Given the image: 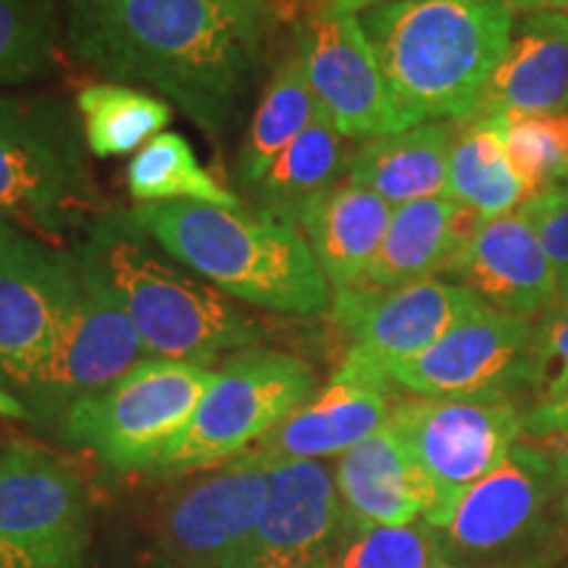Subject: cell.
<instances>
[{
    "label": "cell",
    "mask_w": 568,
    "mask_h": 568,
    "mask_svg": "<svg viewBox=\"0 0 568 568\" xmlns=\"http://www.w3.org/2000/svg\"><path fill=\"white\" fill-rule=\"evenodd\" d=\"M264 17L232 0H67L71 53L145 84L209 134H226L258 77Z\"/></svg>",
    "instance_id": "obj_1"
},
{
    "label": "cell",
    "mask_w": 568,
    "mask_h": 568,
    "mask_svg": "<svg viewBox=\"0 0 568 568\" xmlns=\"http://www.w3.org/2000/svg\"><path fill=\"white\" fill-rule=\"evenodd\" d=\"M77 264L116 297L153 358L209 366L264 337L258 322L163 251L132 211H103L84 232Z\"/></svg>",
    "instance_id": "obj_2"
},
{
    "label": "cell",
    "mask_w": 568,
    "mask_h": 568,
    "mask_svg": "<svg viewBox=\"0 0 568 568\" xmlns=\"http://www.w3.org/2000/svg\"><path fill=\"white\" fill-rule=\"evenodd\" d=\"M361 24L406 126L468 122L508 51L514 11L503 0H389Z\"/></svg>",
    "instance_id": "obj_3"
},
{
    "label": "cell",
    "mask_w": 568,
    "mask_h": 568,
    "mask_svg": "<svg viewBox=\"0 0 568 568\" xmlns=\"http://www.w3.org/2000/svg\"><path fill=\"white\" fill-rule=\"evenodd\" d=\"M132 219L230 297L287 316L332 308L329 282L297 224L209 203H148Z\"/></svg>",
    "instance_id": "obj_4"
},
{
    "label": "cell",
    "mask_w": 568,
    "mask_h": 568,
    "mask_svg": "<svg viewBox=\"0 0 568 568\" xmlns=\"http://www.w3.org/2000/svg\"><path fill=\"white\" fill-rule=\"evenodd\" d=\"M84 134L67 103L0 92V219L63 237L103 213Z\"/></svg>",
    "instance_id": "obj_5"
},
{
    "label": "cell",
    "mask_w": 568,
    "mask_h": 568,
    "mask_svg": "<svg viewBox=\"0 0 568 568\" xmlns=\"http://www.w3.org/2000/svg\"><path fill=\"white\" fill-rule=\"evenodd\" d=\"M213 374L187 361L142 358L122 379L63 410L61 437L88 447L113 471H153L190 424Z\"/></svg>",
    "instance_id": "obj_6"
},
{
    "label": "cell",
    "mask_w": 568,
    "mask_h": 568,
    "mask_svg": "<svg viewBox=\"0 0 568 568\" xmlns=\"http://www.w3.org/2000/svg\"><path fill=\"white\" fill-rule=\"evenodd\" d=\"M318 393L303 358L266 347H245L224 361L193 418L155 474L211 471L243 456Z\"/></svg>",
    "instance_id": "obj_7"
},
{
    "label": "cell",
    "mask_w": 568,
    "mask_h": 568,
    "mask_svg": "<svg viewBox=\"0 0 568 568\" xmlns=\"http://www.w3.org/2000/svg\"><path fill=\"white\" fill-rule=\"evenodd\" d=\"M88 550L80 471L32 443L0 447V568H84Z\"/></svg>",
    "instance_id": "obj_8"
},
{
    "label": "cell",
    "mask_w": 568,
    "mask_h": 568,
    "mask_svg": "<svg viewBox=\"0 0 568 568\" xmlns=\"http://www.w3.org/2000/svg\"><path fill=\"white\" fill-rule=\"evenodd\" d=\"M389 426L437 489L429 527L468 487L510 456L527 429V416L510 397H408L397 400Z\"/></svg>",
    "instance_id": "obj_9"
},
{
    "label": "cell",
    "mask_w": 568,
    "mask_h": 568,
    "mask_svg": "<svg viewBox=\"0 0 568 568\" xmlns=\"http://www.w3.org/2000/svg\"><path fill=\"white\" fill-rule=\"evenodd\" d=\"M80 293L77 255L0 219V382L30 387Z\"/></svg>",
    "instance_id": "obj_10"
},
{
    "label": "cell",
    "mask_w": 568,
    "mask_h": 568,
    "mask_svg": "<svg viewBox=\"0 0 568 568\" xmlns=\"http://www.w3.org/2000/svg\"><path fill=\"white\" fill-rule=\"evenodd\" d=\"M295 53L343 138L408 130L358 17L326 3L305 11L295 24Z\"/></svg>",
    "instance_id": "obj_11"
},
{
    "label": "cell",
    "mask_w": 568,
    "mask_h": 568,
    "mask_svg": "<svg viewBox=\"0 0 568 568\" xmlns=\"http://www.w3.org/2000/svg\"><path fill=\"white\" fill-rule=\"evenodd\" d=\"M145 345L109 290L82 274V293L55 332L51 351L24 389L34 414L55 418L138 366Z\"/></svg>",
    "instance_id": "obj_12"
},
{
    "label": "cell",
    "mask_w": 568,
    "mask_h": 568,
    "mask_svg": "<svg viewBox=\"0 0 568 568\" xmlns=\"http://www.w3.org/2000/svg\"><path fill=\"white\" fill-rule=\"evenodd\" d=\"M266 493L268 464L251 450L174 489L161 510V552L174 568H230L258 524Z\"/></svg>",
    "instance_id": "obj_13"
},
{
    "label": "cell",
    "mask_w": 568,
    "mask_h": 568,
    "mask_svg": "<svg viewBox=\"0 0 568 568\" xmlns=\"http://www.w3.org/2000/svg\"><path fill=\"white\" fill-rule=\"evenodd\" d=\"M531 326V318L481 303L435 345L382 374L416 397H508L527 385Z\"/></svg>",
    "instance_id": "obj_14"
},
{
    "label": "cell",
    "mask_w": 568,
    "mask_h": 568,
    "mask_svg": "<svg viewBox=\"0 0 568 568\" xmlns=\"http://www.w3.org/2000/svg\"><path fill=\"white\" fill-rule=\"evenodd\" d=\"M479 305L464 284L429 276L389 290L355 284L335 295L332 316L353 337L347 355L382 374L435 345Z\"/></svg>",
    "instance_id": "obj_15"
},
{
    "label": "cell",
    "mask_w": 568,
    "mask_h": 568,
    "mask_svg": "<svg viewBox=\"0 0 568 568\" xmlns=\"http://www.w3.org/2000/svg\"><path fill=\"white\" fill-rule=\"evenodd\" d=\"M266 464L264 510L230 568H284L326 556L343 524H347L335 468L324 460Z\"/></svg>",
    "instance_id": "obj_16"
},
{
    "label": "cell",
    "mask_w": 568,
    "mask_h": 568,
    "mask_svg": "<svg viewBox=\"0 0 568 568\" xmlns=\"http://www.w3.org/2000/svg\"><path fill=\"white\" fill-rule=\"evenodd\" d=\"M558 485L564 479L556 458L537 443H518L495 471L458 495L432 529L458 550H500L535 527Z\"/></svg>",
    "instance_id": "obj_17"
},
{
    "label": "cell",
    "mask_w": 568,
    "mask_h": 568,
    "mask_svg": "<svg viewBox=\"0 0 568 568\" xmlns=\"http://www.w3.org/2000/svg\"><path fill=\"white\" fill-rule=\"evenodd\" d=\"M389 389L393 385L379 372L345 355L329 385L284 418L251 453L264 460L339 458L389 422L395 406Z\"/></svg>",
    "instance_id": "obj_18"
},
{
    "label": "cell",
    "mask_w": 568,
    "mask_h": 568,
    "mask_svg": "<svg viewBox=\"0 0 568 568\" xmlns=\"http://www.w3.org/2000/svg\"><path fill=\"white\" fill-rule=\"evenodd\" d=\"M443 274L506 314L542 316L558 303V276L518 209L481 224Z\"/></svg>",
    "instance_id": "obj_19"
},
{
    "label": "cell",
    "mask_w": 568,
    "mask_h": 568,
    "mask_svg": "<svg viewBox=\"0 0 568 568\" xmlns=\"http://www.w3.org/2000/svg\"><path fill=\"white\" fill-rule=\"evenodd\" d=\"M347 524L358 531L406 527L437 506V489L389 422L343 453L335 466Z\"/></svg>",
    "instance_id": "obj_20"
},
{
    "label": "cell",
    "mask_w": 568,
    "mask_h": 568,
    "mask_svg": "<svg viewBox=\"0 0 568 568\" xmlns=\"http://www.w3.org/2000/svg\"><path fill=\"white\" fill-rule=\"evenodd\" d=\"M393 219V205L351 180L332 182L297 211L305 243L337 293L364 282Z\"/></svg>",
    "instance_id": "obj_21"
},
{
    "label": "cell",
    "mask_w": 568,
    "mask_h": 568,
    "mask_svg": "<svg viewBox=\"0 0 568 568\" xmlns=\"http://www.w3.org/2000/svg\"><path fill=\"white\" fill-rule=\"evenodd\" d=\"M485 219L450 197H426L397 205L379 251L366 268L368 287H403L429 280L456 258Z\"/></svg>",
    "instance_id": "obj_22"
},
{
    "label": "cell",
    "mask_w": 568,
    "mask_h": 568,
    "mask_svg": "<svg viewBox=\"0 0 568 568\" xmlns=\"http://www.w3.org/2000/svg\"><path fill=\"white\" fill-rule=\"evenodd\" d=\"M568 105V17L529 13L487 84L477 116L548 113Z\"/></svg>",
    "instance_id": "obj_23"
},
{
    "label": "cell",
    "mask_w": 568,
    "mask_h": 568,
    "mask_svg": "<svg viewBox=\"0 0 568 568\" xmlns=\"http://www.w3.org/2000/svg\"><path fill=\"white\" fill-rule=\"evenodd\" d=\"M450 142L453 126L445 122L366 138L347 155L345 174L389 205L447 197Z\"/></svg>",
    "instance_id": "obj_24"
},
{
    "label": "cell",
    "mask_w": 568,
    "mask_h": 568,
    "mask_svg": "<svg viewBox=\"0 0 568 568\" xmlns=\"http://www.w3.org/2000/svg\"><path fill=\"white\" fill-rule=\"evenodd\" d=\"M447 197L477 211L485 222L514 213L527 201L524 184L508 163L497 116H474L453 130Z\"/></svg>",
    "instance_id": "obj_25"
},
{
    "label": "cell",
    "mask_w": 568,
    "mask_h": 568,
    "mask_svg": "<svg viewBox=\"0 0 568 568\" xmlns=\"http://www.w3.org/2000/svg\"><path fill=\"white\" fill-rule=\"evenodd\" d=\"M343 134L335 119L318 103L314 122L272 163L264 180L253 187L255 211L295 224L297 211L345 169Z\"/></svg>",
    "instance_id": "obj_26"
},
{
    "label": "cell",
    "mask_w": 568,
    "mask_h": 568,
    "mask_svg": "<svg viewBox=\"0 0 568 568\" xmlns=\"http://www.w3.org/2000/svg\"><path fill=\"white\" fill-rule=\"evenodd\" d=\"M318 101L305 77L303 61L290 53L274 69L264 98L255 105L247 142L237 159V182L253 190L272 163L293 145V140L314 122Z\"/></svg>",
    "instance_id": "obj_27"
},
{
    "label": "cell",
    "mask_w": 568,
    "mask_h": 568,
    "mask_svg": "<svg viewBox=\"0 0 568 568\" xmlns=\"http://www.w3.org/2000/svg\"><path fill=\"white\" fill-rule=\"evenodd\" d=\"M126 187L140 205L209 203L219 209H240L237 195L205 172L190 142L176 132L155 134L132 155Z\"/></svg>",
    "instance_id": "obj_28"
},
{
    "label": "cell",
    "mask_w": 568,
    "mask_h": 568,
    "mask_svg": "<svg viewBox=\"0 0 568 568\" xmlns=\"http://www.w3.org/2000/svg\"><path fill=\"white\" fill-rule=\"evenodd\" d=\"M88 151L98 159L126 155L161 134L172 105L126 84H90L77 95Z\"/></svg>",
    "instance_id": "obj_29"
},
{
    "label": "cell",
    "mask_w": 568,
    "mask_h": 568,
    "mask_svg": "<svg viewBox=\"0 0 568 568\" xmlns=\"http://www.w3.org/2000/svg\"><path fill=\"white\" fill-rule=\"evenodd\" d=\"M59 53V0H0V84L42 80Z\"/></svg>",
    "instance_id": "obj_30"
},
{
    "label": "cell",
    "mask_w": 568,
    "mask_h": 568,
    "mask_svg": "<svg viewBox=\"0 0 568 568\" xmlns=\"http://www.w3.org/2000/svg\"><path fill=\"white\" fill-rule=\"evenodd\" d=\"M503 145L508 163L535 197L568 184V111L548 113H500Z\"/></svg>",
    "instance_id": "obj_31"
},
{
    "label": "cell",
    "mask_w": 568,
    "mask_h": 568,
    "mask_svg": "<svg viewBox=\"0 0 568 568\" xmlns=\"http://www.w3.org/2000/svg\"><path fill=\"white\" fill-rule=\"evenodd\" d=\"M443 560L437 529L414 521L406 527L361 531L347 545L337 568H435Z\"/></svg>",
    "instance_id": "obj_32"
},
{
    "label": "cell",
    "mask_w": 568,
    "mask_h": 568,
    "mask_svg": "<svg viewBox=\"0 0 568 568\" xmlns=\"http://www.w3.org/2000/svg\"><path fill=\"white\" fill-rule=\"evenodd\" d=\"M527 387L535 389L539 403L568 393V303H556L531 326Z\"/></svg>",
    "instance_id": "obj_33"
},
{
    "label": "cell",
    "mask_w": 568,
    "mask_h": 568,
    "mask_svg": "<svg viewBox=\"0 0 568 568\" xmlns=\"http://www.w3.org/2000/svg\"><path fill=\"white\" fill-rule=\"evenodd\" d=\"M518 211L537 232L539 245L558 276V303H568V184L529 197Z\"/></svg>",
    "instance_id": "obj_34"
},
{
    "label": "cell",
    "mask_w": 568,
    "mask_h": 568,
    "mask_svg": "<svg viewBox=\"0 0 568 568\" xmlns=\"http://www.w3.org/2000/svg\"><path fill=\"white\" fill-rule=\"evenodd\" d=\"M527 429L539 439H550V456L558 468L568 466V393L556 400L539 403L527 416Z\"/></svg>",
    "instance_id": "obj_35"
},
{
    "label": "cell",
    "mask_w": 568,
    "mask_h": 568,
    "mask_svg": "<svg viewBox=\"0 0 568 568\" xmlns=\"http://www.w3.org/2000/svg\"><path fill=\"white\" fill-rule=\"evenodd\" d=\"M326 6H332L335 11H343V13H358V11H372L376 6L382 3H389V0H324Z\"/></svg>",
    "instance_id": "obj_36"
},
{
    "label": "cell",
    "mask_w": 568,
    "mask_h": 568,
    "mask_svg": "<svg viewBox=\"0 0 568 568\" xmlns=\"http://www.w3.org/2000/svg\"><path fill=\"white\" fill-rule=\"evenodd\" d=\"M27 410L9 389H0V416H24Z\"/></svg>",
    "instance_id": "obj_37"
},
{
    "label": "cell",
    "mask_w": 568,
    "mask_h": 568,
    "mask_svg": "<svg viewBox=\"0 0 568 568\" xmlns=\"http://www.w3.org/2000/svg\"><path fill=\"white\" fill-rule=\"evenodd\" d=\"M510 11H527V13H539L550 9V0H503Z\"/></svg>",
    "instance_id": "obj_38"
},
{
    "label": "cell",
    "mask_w": 568,
    "mask_h": 568,
    "mask_svg": "<svg viewBox=\"0 0 568 568\" xmlns=\"http://www.w3.org/2000/svg\"><path fill=\"white\" fill-rule=\"evenodd\" d=\"M232 3L245 6V9H251V11L258 13V17H264V19H266L268 13H272V9H274L276 0H232Z\"/></svg>",
    "instance_id": "obj_39"
},
{
    "label": "cell",
    "mask_w": 568,
    "mask_h": 568,
    "mask_svg": "<svg viewBox=\"0 0 568 568\" xmlns=\"http://www.w3.org/2000/svg\"><path fill=\"white\" fill-rule=\"evenodd\" d=\"M284 568H337V564L332 560L329 552H326V556L303 560V564H293V566H284Z\"/></svg>",
    "instance_id": "obj_40"
},
{
    "label": "cell",
    "mask_w": 568,
    "mask_h": 568,
    "mask_svg": "<svg viewBox=\"0 0 568 568\" xmlns=\"http://www.w3.org/2000/svg\"><path fill=\"white\" fill-rule=\"evenodd\" d=\"M550 11H560L568 17V0H550Z\"/></svg>",
    "instance_id": "obj_41"
},
{
    "label": "cell",
    "mask_w": 568,
    "mask_h": 568,
    "mask_svg": "<svg viewBox=\"0 0 568 568\" xmlns=\"http://www.w3.org/2000/svg\"><path fill=\"white\" fill-rule=\"evenodd\" d=\"M560 479H564V487H566V514H568V466L560 468Z\"/></svg>",
    "instance_id": "obj_42"
},
{
    "label": "cell",
    "mask_w": 568,
    "mask_h": 568,
    "mask_svg": "<svg viewBox=\"0 0 568 568\" xmlns=\"http://www.w3.org/2000/svg\"><path fill=\"white\" fill-rule=\"evenodd\" d=\"M435 568H460V566H453V564H445V560H439Z\"/></svg>",
    "instance_id": "obj_43"
},
{
    "label": "cell",
    "mask_w": 568,
    "mask_h": 568,
    "mask_svg": "<svg viewBox=\"0 0 568 568\" xmlns=\"http://www.w3.org/2000/svg\"><path fill=\"white\" fill-rule=\"evenodd\" d=\"M0 389H3V387H0Z\"/></svg>",
    "instance_id": "obj_44"
}]
</instances>
